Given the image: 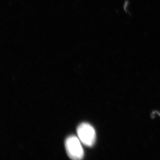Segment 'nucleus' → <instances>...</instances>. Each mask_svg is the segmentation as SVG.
Here are the masks:
<instances>
[{"label":"nucleus","mask_w":160,"mask_h":160,"mask_svg":"<svg viewBox=\"0 0 160 160\" xmlns=\"http://www.w3.org/2000/svg\"><path fill=\"white\" fill-rule=\"evenodd\" d=\"M77 133L81 142L86 146L92 147L95 143L96 133L90 124L82 123L77 128Z\"/></svg>","instance_id":"f257e3e1"},{"label":"nucleus","mask_w":160,"mask_h":160,"mask_svg":"<svg viewBox=\"0 0 160 160\" xmlns=\"http://www.w3.org/2000/svg\"><path fill=\"white\" fill-rule=\"evenodd\" d=\"M79 140L75 136H70L66 139L65 149L70 159L78 160L83 158L84 153Z\"/></svg>","instance_id":"f03ea898"}]
</instances>
